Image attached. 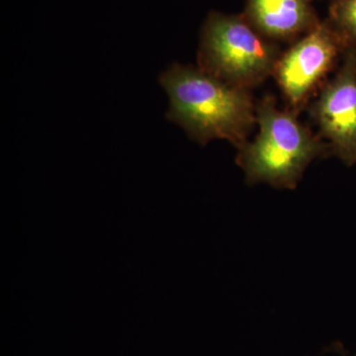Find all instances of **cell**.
<instances>
[{"mask_svg":"<svg viewBox=\"0 0 356 356\" xmlns=\"http://www.w3.org/2000/svg\"><path fill=\"white\" fill-rule=\"evenodd\" d=\"M170 98L166 118L201 145L227 140L236 149L257 125V103L248 89L220 81L200 67L173 64L159 77Z\"/></svg>","mask_w":356,"mask_h":356,"instance_id":"6da1fadb","label":"cell"},{"mask_svg":"<svg viewBox=\"0 0 356 356\" xmlns=\"http://www.w3.org/2000/svg\"><path fill=\"white\" fill-rule=\"evenodd\" d=\"M255 113L259 134L238 149L236 156L248 184L296 188L314 159L331 156L327 143L304 126L297 112L278 108L273 96L259 100Z\"/></svg>","mask_w":356,"mask_h":356,"instance_id":"7a4b0ae2","label":"cell"},{"mask_svg":"<svg viewBox=\"0 0 356 356\" xmlns=\"http://www.w3.org/2000/svg\"><path fill=\"white\" fill-rule=\"evenodd\" d=\"M281 54L245 17L213 13L203 28L198 67L229 86L250 90L273 76Z\"/></svg>","mask_w":356,"mask_h":356,"instance_id":"3957f363","label":"cell"},{"mask_svg":"<svg viewBox=\"0 0 356 356\" xmlns=\"http://www.w3.org/2000/svg\"><path fill=\"white\" fill-rule=\"evenodd\" d=\"M348 48L331 23H320L281 54L273 76L293 111L305 106Z\"/></svg>","mask_w":356,"mask_h":356,"instance_id":"277c9868","label":"cell"},{"mask_svg":"<svg viewBox=\"0 0 356 356\" xmlns=\"http://www.w3.org/2000/svg\"><path fill=\"white\" fill-rule=\"evenodd\" d=\"M318 135L344 165L356 163V47L343 54V64L325 84L312 106Z\"/></svg>","mask_w":356,"mask_h":356,"instance_id":"5b68a950","label":"cell"},{"mask_svg":"<svg viewBox=\"0 0 356 356\" xmlns=\"http://www.w3.org/2000/svg\"><path fill=\"white\" fill-rule=\"evenodd\" d=\"M245 17L270 41H294L320 24L310 0H248Z\"/></svg>","mask_w":356,"mask_h":356,"instance_id":"8992f818","label":"cell"},{"mask_svg":"<svg viewBox=\"0 0 356 356\" xmlns=\"http://www.w3.org/2000/svg\"><path fill=\"white\" fill-rule=\"evenodd\" d=\"M330 23L348 47H356V0H337Z\"/></svg>","mask_w":356,"mask_h":356,"instance_id":"52a82bcc","label":"cell"},{"mask_svg":"<svg viewBox=\"0 0 356 356\" xmlns=\"http://www.w3.org/2000/svg\"><path fill=\"white\" fill-rule=\"evenodd\" d=\"M356 356V355H355Z\"/></svg>","mask_w":356,"mask_h":356,"instance_id":"ba28073f","label":"cell"}]
</instances>
